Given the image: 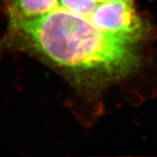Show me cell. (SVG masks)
<instances>
[{
  "label": "cell",
  "mask_w": 157,
  "mask_h": 157,
  "mask_svg": "<svg viewBox=\"0 0 157 157\" xmlns=\"http://www.w3.org/2000/svg\"><path fill=\"white\" fill-rule=\"evenodd\" d=\"M10 31L18 45L78 74L113 78L136 61L135 44L107 35L59 6L39 17L10 21Z\"/></svg>",
  "instance_id": "6da1fadb"
},
{
  "label": "cell",
  "mask_w": 157,
  "mask_h": 157,
  "mask_svg": "<svg viewBox=\"0 0 157 157\" xmlns=\"http://www.w3.org/2000/svg\"><path fill=\"white\" fill-rule=\"evenodd\" d=\"M10 21L39 17L51 11L57 0H3Z\"/></svg>",
  "instance_id": "7a4b0ae2"
}]
</instances>
